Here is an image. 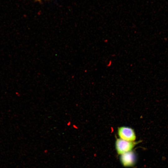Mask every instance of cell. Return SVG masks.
<instances>
[{
    "mask_svg": "<svg viewBox=\"0 0 168 168\" xmlns=\"http://www.w3.org/2000/svg\"><path fill=\"white\" fill-rule=\"evenodd\" d=\"M35 0L37 1H40V0Z\"/></svg>",
    "mask_w": 168,
    "mask_h": 168,
    "instance_id": "obj_6",
    "label": "cell"
},
{
    "mask_svg": "<svg viewBox=\"0 0 168 168\" xmlns=\"http://www.w3.org/2000/svg\"><path fill=\"white\" fill-rule=\"evenodd\" d=\"M73 127L74 128H76V129H77L78 128V127L76 125H73Z\"/></svg>",
    "mask_w": 168,
    "mask_h": 168,
    "instance_id": "obj_4",
    "label": "cell"
},
{
    "mask_svg": "<svg viewBox=\"0 0 168 168\" xmlns=\"http://www.w3.org/2000/svg\"><path fill=\"white\" fill-rule=\"evenodd\" d=\"M118 134L120 138L125 140L134 142L136 136L134 129L129 127L121 126L118 128Z\"/></svg>",
    "mask_w": 168,
    "mask_h": 168,
    "instance_id": "obj_1",
    "label": "cell"
},
{
    "mask_svg": "<svg viewBox=\"0 0 168 168\" xmlns=\"http://www.w3.org/2000/svg\"><path fill=\"white\" fill-rule=\"evenodd\" d=\"M120 159L123 166L125 167H130L134 165L136 160V156L134 152L131 151L121 154Z\"/></svg>",
    "mask_w": 168,
    "mask_h": 168,
    "instance_id": "obj_3",
    "label": "cell"
},
{
    "mask_svg": "<svg viewBox=\"0 0 168 168\" xmlns=\"http://www.w3.org/2000/svg\"><path fill=\"white\" fill-rule=\"evenodd\" d=\"M71 122L70 121H69L68 122V123L67 124V125H68V126H69L71 124Z\"/></svg>",
    "mask_w": 168,
    "mask_h": 168,
    "instance_id": "obj_5",
    "label": "cell"
},
{
    "mask_svg": "<svg viewBox=\"0 0 168 168\" xmlns=\"http://www.w3.org/2000/svg\"><path fill=\"white\" fill-rule=\"evenodd\" d=\"M136 142L129 141L120 138H117L115 143V148L117 153L121 155L132 151L136 144Z\"/></svg>",
    "mask_w": 168,
    "mask_h": 168,
    "instance_id": "obj_2",
    "label": "cell"
}]
</instances>
